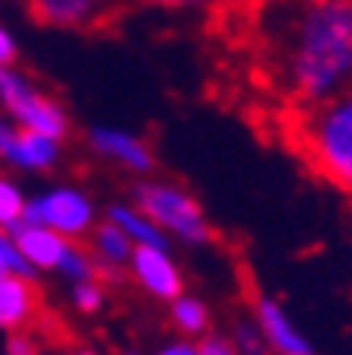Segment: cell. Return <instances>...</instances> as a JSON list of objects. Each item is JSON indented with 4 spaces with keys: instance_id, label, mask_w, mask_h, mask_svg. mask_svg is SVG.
Returning a JSON list of instances; mask_svg holds the SVG:
<instances>
[{
    "instance_id": "cell-28",
    "label": "cell",
    "mask_w": 352,
    "mask_h": 355,
    "mask_svg": "<svg viewBox=\"0 0 352 355\" xmlns=\"http://www.w3.org/2000/svg\"><path fill=\"white\" fill-rule=\"evenodd\" d=\"M48 355H74V352H48Z\"/></svg>"
},
{
    "instance_id": "cell-17",
    "label": "cell",
    "mask_w": 352,
    "mask_h": 355,
    "mask_svg": "<svg viewBox=\"0 0 352 355\" xmlns=\"http://www.w3.org/2000/svg\"><path fill=\"white\" fill-rule=\"evenodd\" d=\"M228 336H232L238 355H270V346H267L260 327L254 324V318L235 320V327H232V333H228Z\"/></svg>"
},
{
    "instance_id": "cell-4",
    "label": "cell",
    "mask_w": 352,
    "mask_h": 355,
    "mask_svg": "<svg viewBox=\"0 0 352 355\" xmlns=\"http://www.w3.org/2000/svg\"><path fill=\"white\" fill-rule=\"evenodd\" d=\"M0 111L22 130H35L54 140L70 137V114L54 96L32 83L29 73L13 67H0Z\"/></svg>"
},
{
    "instance_id": "cell-22",
    "label": "cell",
    "mask_w": 352,
    "mask_h": 355,
    "mask_svg": "<svg viewBox=\"0 0 352 355\" xmlns=\"http://www.w3.org/2000/svg\"><path fill=\"white\" fill-rule=\"evenodd\" d=\"M153 355H197V343H191L187 336H184V340H171L162 349H156Z\"/></svg>"
},
{
    "instance_id": "cell-26",
    "label": "cell",
    "mask_w": 352,
    "mask_h": 355,
    "mask_svg": "<svg viewBox=\"0 0 352 355\" xmlns=\"http://www.w3.org/2000/svg\"><path fill=\"white\" fill-rule=\"evenodd\" d=\"M74 355H96L92 349H80V352H74Z\"/></svg>"
},
{
    "instance_id": "cell-11",
    "label": "cell",
    "mask_w": 352,
    "mask_h": 355,
    "mask_svg": "<svg viewBox=\"0 0 352 355\" xmlns=\"http://www.w3.org/2000/svg\"><path fill=\"white\" fill-rule=\"evenodd\" d=\"M60 153H64V140H54V137H44V133L16 127L7 149H3V155H0V162L13 171L42 175V171L58 168Z\"/></svg>"
},
{
    "instance_id": "cell-5",
    "label": "cell",
    "mask_w": 352,
    "mask_h": 355,
    "mask_svg": "<svg viewBox=\"0 0 352 355\" xmlns=\"http://www.w3.org/2000/svg\"><path fill=\"white\" fill-rule=\"evenodd\" d=\"M26 222H38L70 241H86L99 225V209L83 187L58 184L26 200Z\"/></svg>"
},
{
    "instance_id": "cell-19",
    "label": "cell",
    "mask_w": 352,
    "mask_h": 355,
    "mask_svg": "<svg viewBox=\"0 0 352 355\" xmlns=\"http://www.w3.org/2000/svg\"><path fill=\"white\" fill-rule=\"evenodd\" d=\"M7 273H26V276H35V273H32V266L26 263V257L19 254V248H16L13 235L0 229V276H7Z\"/></svg>"
},
{
    "instance_id": "cell-8",
    "label": "cell",
    "mask_w": 352,
    "mask_h": 355,
    "mask_svg": "<svg viewBox=\"0 0 352 355\" xmlns=\"http://www.w3.org/2000/svg\"><path fill=\"white\" fill-rule=\"evenodd\" d=\"M86 146L102 162H111L121 171H131L137 178H146L156 168V155L149 149V143L131 130H121V127H89Z\"/></svg>"
},
{
    "instance_id": "cell-24",
    "label": "cell",
    "mask_w": 352,
    "mask_h": 355,
    "mask_svg": "<svg viewBox=\"0 0 352 355\" xmlns=\"http://www.w3.org/2000/svg\"><path fill=\"white\" fill-rule=\"evenodd\" d=\"M13 130H16V124L13 121L0 111V155H3V149H7V143H10V137H13Z\"/></svg>"
},
{
    "instance_id": "cell-18",
    "label": "cell",
    "mask_w": 352,
    "mask_h": 355,
    "mask_svg": "<svg viewBox=\"0 0 352 355\" xmlns=\"http://www.w3.org/2000/svg\"><path fill=\"white\" fill-rule=\"evenodd\" d=\"M105 279H86V282H74L70 286V302L80 314H96L105 308Z\"/></svg>"
},
{
    "instance_id": "cell-25",
    "label": "cell",
    "mask_w": 352,
    "mask_h": 355,
    "mask_svg": "<svg viewBox=\"0 0 352 355\" xmlns=\"http://www.w3.org/2000/svg\"><path fill=\"white\" fill-rule=\"evenodd\" d=\"M315 3H352V0H315Z\"/></svg>"
},
{
    "instance_id": "cell-1",
    "label": "cell",
    "mask_w": 352,
    "mask_h": 355,
    "mask_svg": "<svg viewBox=\"0 0 352 355\" xmlns=\"http://www.w3.org/2000/svg\"><path fill=\"white\" fill-rule=\"evenodd\" d=\"M267 76L289 105H311L352 86V3L267 0L257 19Z\"/></svg>"
},
{
    "instance_id": "cell-21",
    "label": "cell",
    "mask_w": 352,
    "mask_h": 355,
    "mask_svg": "<svg viewBox=\"0 0 352 355\" xmlns=\"http://www.w3.org/2000/svg\"><path fill=\"white\" fill-rule=\"evenodd\" d=\"M13 64H16V38L0 22V67H13Z\"/></svg>"
},
{
    "instance_id": "cell-10",
    "label": "cell",
    "mask_w": 352,
    "mask_h": 355,
    "mask_svg": "<svg viewBox=\"0 0 352 355\" xmlns=\"http://www.w3.org/2000/svg\"><path fill=\"white\" fill-rule=\"evenodd\" d=\"M10 235H13L16 248H19V254L26 257V263L32 266L35 276L38 273L58 276L64 260H67V254H70V248L76 244V241H70V238L58 235V232L38 225V222H26V219H22Z\"/></svg>"
},
{
    "instance_id": "cell-20",
    "label": "cell",
    "mask_w": 352,
    "mask_h": 355,
    "mask_svg": "<svg viewBox=\"0 0 352 355\" xmlns=\"http://www.w3.org/2000/svg\"><path fill=\"white\" fill-rule=\"evenodd\" d=\"M197 355H238L232 336H222V333H203L197 340Z\"/></svg>"
},
{
    "instance_id": "cell-15",
    "label": "cell",
    "mask_w": 352,
    "mask_h": 355,
    "mask_svg": "<svg viewBox=\"0 0 352 355\" xmlns=\"http://www.w3.org/2000/svg\"><path fill=\"white\" fill-rule=\"evenodd\" d=\"M169 320L187 340H194V336L200 340L203 333H210V308H206L200 298L187 295V292H181L178 298L169 302Z\"/></svg>"
},
{
    "instance_id": "cell-2",
    "label": "cell",
    "mask_w": 352,
    "mask_h": 355,
    "mask_svg": "<svg viewBox=\"0 0 352 355\" xmlns=\"http://www.w3.org/2000/svg\"><path fill=\"white\" fill-rule=\"evenodd\" d=\"M286 137L324 184L352 197V86L311 105H292Z\"/></svg>"
},
{
    "instance_id": "cell-6",
    "label": "cell",
    "mask_w": 352,
    "mask_h": 355,
    "mask_svg": "<svg viewBox=\"0 0 352 355\" xmlns=\"http://www.w3.org/2000/svg\"><path fill=\"white\" fill-rule=\"evenodd\" d=\"M133 286L156 302H171L184 292V273L171 257L169 244H137L127 263Z\"/></svg>"
},
{
    "instance_id": "cell-27",
    "label": "cell",
    "mask_w": 352,
    "mask_h": 355,
    "mask_svg": "<svg viewBox=\"0 0 352 355\" xmlns=\"http://www.w3.org/2000/svg\"><path fill=\"white\" fill-rule=\"evenodd\" d=\"M121 355H140V352H133V349H127V352H121Z\"/></svg>"
},
{
    "instance_id": "cell-7",
    "label": "cell",
    "mask_w": 352,
    "mask_h": 355,
    "mask_svg": "<svg viewBox=\"0 0 352 355\" xmlns=\"http://www.w3.org/2000/svg\"><path fill=\"white\" fill-rule=\"evenodd\" d=\"M124 0H26L29 13L51 29L89 32L108 26Z\"/></svg>"
},
{
    "instance_id": "cell-3",
    "label": "cell",
    "mask_w": 352,
    "mask_h": 355,
    "mask_svg": "<svg viewBox=\"0 0 352 355\" xmlns=\"http://www.w3.org/2000/svg\"><path fill=\"white\" fill-rule=\"evenodd\" d=\"M131 200L171 241L191 244V248H203V244L213 241V225L206 219L200 200L187 187L146 175L143 181L133 184Z\"/></svg>"
},
{
    "instance_id": "cell-13",
    "label": "cell",
    "mask_w": 352,
    "mask_h": 355,
    "mask_svg": "<svg viewBox=\"0 0 352 355\" xmlns=\"http://www.w3.org/2000/svg\"><path fill=\"white\" fill-rule=\"evenodd\" d=\"M86 248H89V254H92V260H96L102 279H121V276L127 273V263H131V254L137 244L117 229L115 222H108L102 216V222L89 232Z\"/></svg>"
},
{
    "instance_id": "cell-9",
    "label": "cell",
    "mask_w": 352,
    "mask_h": 355,
    "mask_svg": "<svg viewBox=\"0 0 352 355\" xmlns=\"http://www.w3.org/2000/svg\"><path fill=\"white\" fill-rule=\"evenodd\" d=\"M251 318L260 327L270 355H317L311 340L295 327V320L289 318V311L270 295H257L254 308H251Z\"/></svg>"
},
{
    "instance_id": "cell-29",
    "label": "cell",
    "mask_w": 352,
    "mask_h": 355,
    "mask_svg": "<svg viewBox=\"0 0 352 355\" xmlns=\"http://www.w3.org/2000/svg\"><path fill=\"white\" fill-rule=\"evenodd\" d=\"M7 355H10V352H7Z\"/></svg>"
},
{
    "instance_id": "cell-12",
    "label": "cell",
    "mask_w": 352,
    "mask_h": 355,
    "mask_svg": "<svg viewBox=\"0 0 352 355\" xmlns=\"http://www.w3.org/2000/svg\"><path fill=\"white\" fill-rule=\"evenodd\" d=\"M38 318V288L35 276L7 273L0 276V330L19 333L29 330Z\"/></svg>"
},
{
    "instance_id": "cell-16",
    "label": "cell",
    "mask_w": 352,
    "mask_h": 355,
    "mask_svg": "<svg viewBox=\"0 0 352 355\" xmlns=\"http://www.w3.org/2000/svg\"><path fill=\"white\" fill-rule=\"evenodd\" d=\"M26 200L29 197L22 193L19 181L0 171V229L3 232H13L26 219Z\"/></svg>"
},
{
    "instance_id": "cell-23",
    "label": "cell",
    "mask_w": 352,
    "mask_h": 355,
    "mask_svg": "<svg viewBox=\"0 0 352 355\" xmlns=\"http://www.w3.org/2000/svg\"><path fill=\"white\" fill-rule=\"evenodd\" d=\"M153 7H162V10H200L206 7L210 0H146Z\"/></svg>"
},
{
    "instance_id": "cell-14",
    "label": "cell",
    "mask_w": 352,
    "mask_h": 355,
    "mask_svg": "<svg viewBox=\"0 0 352 355\" xmlns=\"http://www.w3.org/2000/svg\"><path fill=\"white\" fill-rule=\"evenodd\" d=\"M105 219L115 222L133 244H171V238L165 235L133 200L131 203H111V207L105 209Z\"/></svg>"
}]
</instances>
